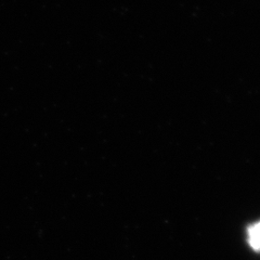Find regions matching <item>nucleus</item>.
Wrapping results in <instances>:
<instances>
[{
	"mask_svg": "<svg viewBox=\"0 0 260 260\" xmlns=\"http://www.w3.org/2000/svg\"><path fill=\"white\" fill-rule=\"evenodd\" d=\"M248 234L250 245L255 249H260V222L250 226Z\"/></svg>",
	"mask_w": 260,
	"mask_h": 260,
	"instance_id": "nucleus-1",
	"label": "nucleus"
}]
</instances>
